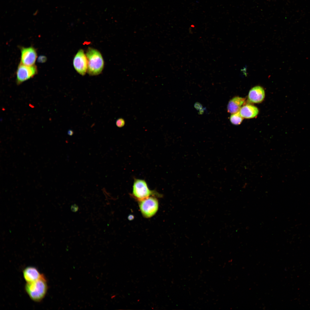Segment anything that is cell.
Segmentation results:
<instances>
[{
    "mask_svg": "<svg viewBox=\"0 0 310 310\" xmlns=\"http://www.w3.org/2000/svg\"><path fill=\"white\" fill-rule=\"evenodd\" d=\"M160 196L158 193L150 190L145 180L135 179L133 186L132 195L138 202L146 199L151 195Z\"/></svg>",
    "mask_w": 310,
    "mask_h": 310,
    "instance_id": "obj_3",
    "label": "cell"
},
{
    "mask_svg": "<svg viewBox=\"0 0 310 310\" xmlns=\"http://www.w3.org/2000/svg\"><path fill=\"white\" fill-rule=\"evenodd\" d=\"M138 202L141 212L143 216L145 218L152 217L155 214L158 210V201L154 196H150Z\"/></svg>",
    "mask_w": 310,
    "mask_h": 310,
    "instance_id": "obj_4",
    "label": "cell"
},
{
    "mask_svg": "<svg viewBox=\"0 0 310 310\" xmlns=\"http://www.w3.org/2000/svg\"><path fill=\"white\" fill-rule=\"evenodd\" d=\"M125 123V122L124 120L121 118L118 119L116 122V125L119 127H121L123 126Z\"/></svg>",
    "mask_w": 310,
    "mask_h": 310,
    "instance_id": "obj_13",
    "label": "cell"
},
{
    "mask_svg": "<svg viewBox=\"0 0 310 310\" xmlns=\"http://www.w3.org/2000/svg\"><path fill=\"white\" fill-rule=\"evenodd\" d=\"M239 113L243 118L246 119L253 118L256 116L259 113L258 108L250 104L244 105L241 108Z\"/></svg>",
    "mask_w": 310,
    "mask_h": 310,
    "instance_id": "obj_11",
    "label": "cell"
},
{
    "mask_svg": "<svg viewBox=\"0 0 310 310\" xmlns=\"http://www.w3.org/2000/svg\"><path fill=\"white\" fill-rule=\"evenodd\" d=\"M24 279L27 283L34 282L41 278L44 275L41 274L35 267H28L23 271Z\"/></svg>",
    "mask_w": 310,
    "mask_h": 310,
    "instance_id": "obj_9",
    "label": "cell"
},
{
    "mask_svg": "<svg viewBox=\"0 0 310 310\" xmlns=\"http://www.w3.org/2000/svg\"><path fill=\"white\" fill-rule=\"evenodd\" d=\"M71 211L73 212H77L79 209L78 206L76 204H74L71 205Z\"/></svg>",
    "mask_w": 310,
    "mask_h": 310,
    "instance_id": "obj_14",
    "label": "cell"
},
{
    "mask_svg": "<svg viewBox=\"0 0 310 310\" xmlns=\"http://www.w3.org/2000/svg\"><path fill=\"white\" fill-rule=\"evenodd\" d=\"M21 59L20 63L28 66L34 65L37 58L36 49L33 46L20 48Z\"/></svg>",
    "mask_w": 310,
    "mask_h": 310,
    "instance_id": "obj_7",
    "label": "cell"
},
{
    "mask_svg": "<svg viewBox=\"0 0 310 310\" xmlns=\"http://www.w3.org/2000/svg\"><path fill=\"white\" fill-rule=\"evenodd\" d=\"M245 100L244 98L238 96L231 99L227 105L228 112L232 114L239 111Z\"/></svg>",
    "mask_w": 310,
    "mask_h": 310,
    "instance_id": "obj_10",
    "label": "cell"
},
{
    "mask_svg": "<svg viewBox=\"0 0 310 310\" xmlns=\"http://www.w3.org/2000/svg\"><path fill=\"white\" fill-rule=\"evenodd\" d=\"M46 60V58L44 56H40L39 57L38 59V61L41 63L45 62Z\"/></svg>",
    "mask_w": 310,
    "mask_h": 310,
    "instance_id": "obj_15",
    "label": "cell"
},
{
    "mask_svg": "<svg viewBox=\"0 0 310 310\" xmlns=\"http://www.w3.org/2000/svg\"><path fill=\"white\" fill-rule=\"evenodd\" d=\"M88 60L87 72L90 75L100 74L104 66V61L100 53L97 50L89 48L86 52Z\"/></svg>",
    "mask_w": 310,
    "mask_h": 310,
    "instance_id": "obj_2",
    "label": "cell"
},
{
    "mask_svg": "<svg viewBox=\"0 0 310 310\" xmlns=\"http://www.w3.org/2000/svg\"><path fill=\"white\" fill-rule=\"evenodd\" d=\"M231 122L233 124L238 125L241 124L242 122L243 117L241 115L239 111L232 114L230 118Z\"/></svg>",
    "mask_w": 310,
    "mask_h": 310,
    "instance_id": "obj_12",
    "label": "cell"
},
{
    "mask_svg": "<svg viewBox=\"0 0 310 310\" xmlns=\"http://www.w3.org/2000/svg\"><path fill=\"white\" fill-rule=\"evenodd\" d=\"M265 96L263 88L259 86H255L252 88L248 94V99L250 102L258 103L262 102Z\"/></svg>",
    "mask_w": 310,
    "mask_h": 310,
    "instance_id": "obj_8",
    "label": "cell"
},
{
    "mask_svg": "<svg viewBox=\"0 0 310 310\" xmlns=\"http://www.w3.org/2000/svg\"><path fill=\"white\" fill-rule=\"evenodd\" d=\"M73 65L76 71L82 75H84L87 70L88 60L86 55L82 49H80L75 56Z\"/></svg>",
    "mask_w": 310,
    "mask_h": 310,
    "instance_id": "obj_6",
    "label": "cell"
},
{
    "mask_svg": "<svg viewBox=\"0 0 310 310\" xmlns=\"http://www.w3.org/2000/svg\"><path fill=\"white\" fill-rule=\"evenodd\" d=\"M38 72L37 66L35 65L28 66L20 63L16 72V82L20 84L32 78Z\"/></svg>",
    "mask_w": 310,
    "mask_h": 310,
    "instance_id": "obj_5",
    "label": "cell"
},
{
    "mask_svg": "<svg viewBox=\"0 0 310 310\" xmlns=\"http://www.w3.org/2000/svg\"><path fill=\"white\" fill-rule=\"evenodd\" d=\"M46 278L44 275L41 278L33 282L27 283L25 286V290L33 301H41L45 296L48 290Z\"/></svg>",
    "mask_w": 310,
    "mask_h": 310,
    "instance_id": "obj_1",
    "label": "cell"
},
{
    "mask_svg": "<svg viewBox=\"0 0 310 310\" xmlns=\"http://www.w3.org/2000/svg\"><path fill=\"white\" fill-rule=\"evenodd\" d=\"M67 134L71 136L73 134V131L72 130L69 129L67 132Z\"/></svg>",
    "mask_w": 310,
    "mask_h": 310,
    "instance_id": "obj_16",
    "label": "cell"
}]
</instances>
